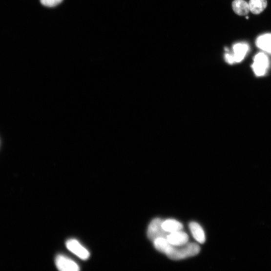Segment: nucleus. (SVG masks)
I'll use <instances>...</instances> for the list:
<instances>
[{"label": "nucleus", "instance_id": "obj_3", "mask_svg": "<svg viewBox=\"0 0 271 271\" xmlns=\"http://www.w3.org/2000/svg\"><path fill=\"white\" fill-rule=\"evenodd\" d=\"M269 66L268 57L262 52L259 53L254 58L251 67L255 75L258 77L264 76Z\"/></svg>", "mask_w": 271, "mask_h": 271}, {"label": "nucleus", "instance_id": "obj_14", "mask_svg": "<svg viewBox=\"0 0 271 271\" xmlns=\"http://www.w3.org/2000/svg\"><path fill=\"white\" fill-rule=\"evenodd\" d=\"M225 60L228 63L230 64H232L234 63V61L233 59V57L232 54L226 53L225 56Z\"/></svg>", "mask_w": 271, "mask_h": 271}, {"label": "nucleus", "instance_id": "obj_7", "mask_svg": "<svg viewBox=\"0 0 271 271\" xmlns=\"http://www.w3.org/2000/svg\"><path fill=\"white\" fill-rule=\"evenodd\" d=\"M249 50V46L244 43H237L233 45L232 54L235 63H240L244 59Z\"/></svg>", "mask_w": 271, "mask_h": 271}, {"label": "nucleus", "instance_id": "obj_5", "mask_svg": "<svg viewBox=\"0 0 271 271\" xmlns=\"http://www.w3.org/2000/svg\"><path fill=\"white\" fill-rule=\"evenodd\" d=\"M58 269L62 271H78L80 267L74 261L62 255L57 256L55 260Z\"/></svg>", "mask_w": 271, "mask_h": 271}, {"label": "nucleus", "instance_id": "obj_12", "mask_svg": "<svg viewBox=\"0 0 271 271\" xmlns=\"http://www.w3.org/2000/svg\"><path fill=\"white\" fill-rule=\"evenodd\" d=\"M162 227L166 231L169 233L181 230L183 229V226L182 224L174 220H168L164 221L162 224Z\"/></svg>", "mask_w": 271, "mask_h": 271}, {"label": "nucleus", "instance_id": "obj_11", "mask_svg": "<svg viewBox=\"0 0 271 271\" xmlns=\"http://www.w3.org/2000/svg\"><path fill=\"white\" fill-rule=\"evenodd\" d=\"M250 10L254 14H259L267 6V0H250L249 3Z\"/></svg>", "mask_w": 271, "mask_h": 271}, {"label": "nucleus", "instance_id": "obj_2", "mask_svg": "<svg viewBox=\"0 0 271 271\" xmlns=\"http://www.w3.org/2000/svg\"><path fill=\"white\" fill-rule=\"evenodd\" d=\"M163 221L160 219H155L150 224L147 236L153 242L159 238L167 239L169 232L166 231L162 227Z\"/></svg>", "mask_w": 271, "mask_h": 271}, {"label": "nucleus", "instance_id": "obj_15", "mask_svg": "<svg viewBox=\"0 0 271 271\" xmlns=\"http://www.w3.org/2000/svg\"><path fill=\"white\" fill-rule=\"evenodd\" d=\"M246 18H247V19H248L249 17H247Z\"/></svg>", "mask_w": 271, "mask_h": 271}, {"label": "nucleus", "instance_id": "obj_1", "mask_svg": "<svg viewBox=\"0 0 271 271\" xmlns=\"http://www.w3.org/2000/svg\"><path fill=\"white\" fill-rule=\"evenodd\" d=\"M156 250L164 253L172 260H178L194 256L200 252V246L194 243H187L181 246L170 244L167 239L159 238L153 242Z\"/></svg>", "mask_w": 271, "mask_h": 271}, {"label": "nucleus", "instance_id": "obj_8", "mask_svg": "<svg viewBox=\"0 0 271 271\" xmlns=\"http://www.w3.org/2000/svg\"><path fill=\"white\" fill-rule=\"evenodd\" d=\"M189 227L193 238L198 243L204 244L206 241V237L202 227L196 222H191Z\"/></svg>", "mask_w": 271, "mask_h": 271}, {"label": "nucleus", "instance_id": "obj_4", "mask_svg": "<svg viewBox=\"0 0 271 271\" xmlns=\"http://www.w3.org/2000/svg\"><path fill=\"white\" fill-rule=\"evenodd\" d=\"M66 248L82 260H87L90 256L88 250L76 239H70L66 243Z\"/></svg>", "mask_w": 271, "mask_h": 271}, {"label": "nucleus", "instance_id": "obj_13", "mask_svg": "<svg viewBox=\"0 0 271 271\" xmlns=\"http://www.w3.org/2000/svg\"><path fill=\"white\" fill-rule=\"evenodd\" d=\"M63 0H41V3L49 7H55L61 4Z\"/></svg>", "mask_w": 271, "mask_h": 271}, {"label": "nucleus", "instance_id": "obj_9", "mask_svg": "<svg viewBox=\"0 0 271 271\" xmlns=\"http://www.w3.org/2000/svg\"><path fill=\"white\" fill-rule=\"evenodd\" d=\"M256 44L260 49L271 54V34L259 36L256 41Z\"/></svg>", "mask_w": 271, "mask_h": 271}, {"label": "nucleus", "instance_id": "obj_6", "mask_svg": "<svg viewBox=\"0 0 271 271\" xmlns=\"http://www.w3.org/2000/svg\"><path fill=\"white\" fill-rule=\"evenodd\" d=\"M167 239L172 245L181 246L188 243L189 237L188 234L179 230L170 232Z\"/></svg>", "mask_w": 271, "mask_h": 271}, {"label": "nucleus", "instance_id": "obj_10", "mask_svg": "<svg viewBox=\"0 0 271 271\" xmlns=\"http://www.w3.org/2000/svg\"><path fill=\"white\" fill-rule=\"evenodd\" d=\"M233 11L240 16H245L250 11L249 3L244 0H234L232 4Z\"/></svg>", "mask_w": 271, "mask_h": 271}]
</instances>
